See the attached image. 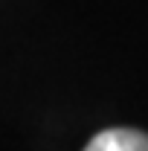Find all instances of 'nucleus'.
<instances>
[{
    "label": "nucleus",
    "instance_id": "nucleus-1",
    "mask_svg": "<svg viewBox=\"0 0 148 151\" xmlns=\"http://www.w3.org/2000/svg\"><path fill=\"white\" fill-rule=\"evenodd\" d=\"M84 151H148V134L134 128H111L96 134Z\"/></svg>",
    "mask_w": 148,
    "mask_h": 151
}]
</instances>
